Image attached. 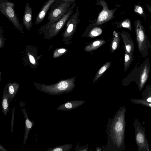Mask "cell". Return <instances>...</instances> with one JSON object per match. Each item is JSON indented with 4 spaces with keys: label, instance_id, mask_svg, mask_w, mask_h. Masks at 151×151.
I'll use <instances>...</instances> for the list:
<instances>
[{
    "label": "cell",
    "instance_id": "6da1fadb",
    "mask_svg": "<svg viewBox=\"0 0 151 151\" xmlns=\"http://www.w3.org/2000/svg\"><path fill=\"white\" fill-rule=\"evenodd\" d=\"M138 63L124 80L126 85L134 81L138 85L141 91L145 87L148 80L150 70V63L149 58H147L143 63L138 66Z\"/></svg>",
    "mask_w": 151,
    "mask_h": 151
},
{
    "label": "cell",
    "instance_id": "7a4b0ae2",
    "mask_svg": "<svg viewBox=\"0 0 151 151\" xmlns=\"http://www.w3.org/2000/svg\"><path fill=\"white\" fill-rule=\"evenodd\" d=\"M76 77L61 80L54 84L46 85L34 82L33 84L38 91L51 95H58L69 92L74 86Z\"/></svg>",
    "mask_w": 151,
    "mask_h": 151
},
{
    "label": "cell",
    "instance_id": "3957f363",
    "mask_svg": "<svg viewBox=\"0 0 151 151\" xmlns=\"http://www.w3.org/2000/svg\"><path fill=\"white\" fill-rule=\"evenodd\" d=\"M134 24L138 49L142 57L145 58L148 55L149 49H151V44L142 21L138 19L134 21Z\"/></svg>",
    "mask_w": 151,
    "mask_h": 151
},
{
    "label": "cell",
    "instance_id": "277c9868",
    "mask_svg": "<svg viewBox=\"0 0 151 151\" xmlns=\"http://www.w3.org/2000/svg\"><path fill=\"white\" fill-rule=\"evenodd\" d=\"M76 6V4L75 2L61 18L58 21L50 24L44 29L41 34H43L45 39L50 40L57 35L72 15L74 9Z\"/></svg>",
    "mask_w": 151,
    "mask_h": 151
},
{
    "label": "cell",
    "instance_id": "5b68a950",
    "mask_svg": "<svg viewBox=\"0 0 151 151\" xmlns=\"http://www.w3.org/2000/svg\"><path fill=\"white\" fill-rule=\"evenodd\" d=\"M75 2H67L59 4L56 6H52L48 13L49 21L41 27L38 31L39 34H41L44 29L50 24L58 21L66 14L72 5Z\"/></svg>",
    "mask_w": 151,
    "mask_h": 151
},
{
    "label": "cell",
    "instance_id": "8992f818",
    "mask_svg": "<svg viewBox=\"0 0 151 151\" xmlns=\"http://www.w3.org/2000/svg\"><path fill=\"white\" fill-rule=\"evenodd\" d=\"M14 4L9 1H1L0 11L14 25L15 28L23 34L24 32L14 10Z\"/></svg>",
    "mask_w": 151,
    "mask_h": 151
},
{
    "label": "cell",
    "instance_id": "52a82bcc",
    "mask_svg": "<svg viewBox=\"0 0 151 151\" xmlns=\"http://www.w3.org/2000/svg\"><path fill=\"white\" fill-rule=\"evenodd\" d=\"M79 16V10L77 7L74 13L72 14L67 21L65 28L62 35V40L66 44L71 38L76 30L80 21Z\"/></svg>",
    "mask_w": 151,
    "mask_h": 151
},
{
    "label": "cell",
    "instance_id": "ba28073f",
    "mask_svg": "<svg viewBox=\"0 0 151 151\" xmlns=\"http://www.w3.org/2000/svg\"><path fill=\"white\" fill-rule=\"evenodd\" d=\"M95 4L101 6L103 9L99 13L96 22L93 24L94 26L103 24L115 17L114 14L117 10V8L109 9L106 2L104 0H97Z\"/></svg>",
    "mask_w": 151,
    "mask_h": 151
},
{
    "label": "cell",
    "instance_id": "9c48e42d",
    "mask_svg": "<svg viewBox=\"0 0 151 151\" xmlns=\"http://www.w3.org/2000/svg\"><path fill=\"white\" fill-rule=\"evenodd\" d=\"M139 123V126L135 127V139L138 150L150 151L148 142L145 135L144 128Z\"/></svg>",
    "mask_w": 151,
    "mask_h": 151
},
{
    "label": "cell",
    "instance_id": "30bf717a",
    "mask_svg": "<svg viewBox=\"0 0 151 151\" xmlns=\"http://www.w3.org/2000/svg\"><path fill=\"white\" fill-rule=\"evenodd\" d=\"M27 57L29 63V65L32 68L37 67L39 63V59L42 55H37V47L34 46L27 45L26 46Z\"/></svg>",
    "mask_w": 151,
    "mask_h": 151
},
{
    "label": "cell",
    "instance_id": "8fae6325",
    "mask_svg": "<svg viewBox=\"0 0 151 151\" xmlns=\"http://www.w3.org/2000/svg\"><path fill=\"white\" fill-rule=\"evenodd\" d=\"M32 11L28 2L26 4L22 19V24L25 28L28 31H30L32 28Z\"/></svg>",
    "mask_w": 151,
    "mask_h": 151
},
{
    "label": "cell",
    "instance_id": "7c38bea8",
    "mask_svg": "<svg viewBox=\"0 0 151 151\" xmlns=\"http://www.w3.org/2000/svg\"><path fill=\"white\" fill-rule=\"evenodd\" d=\"M124 44V48L129 54H133L134 51V44L130 34L126 31L120 33Z\"/></svg>",
    "mask_w": 151,
    "mask_h": 151
},
{
    "label": "cell",
    "instance_id": "4fadbf2b",
    "mask_svg": "<svg viewBox=\"0 0 151 151\" xmlns=\"http://www.w3.org/2000/svg\"><path fill=\"white\" fill-rule=\"evenodd\" d=\"M57 0H47L44 4L35 19L36 25L40 24L43 20L47 12Z\"/></svg>",
    "mask_w": 151,
    "mask_h": 151
},
{
    "label": "cell",
    "instance_id": "5bb4252c",
    "mask_svg": "<svg viewBox=\"0 0 151 151\" xmlns=\"http://www.w3.org/2000/svg\"><path fill=\"white\" fill-rule=\"evenodd\" d=\"M21 110L24 115V132L23 141V145H24L26 143L29 132L32 129L35 124V123L33 121L30 120L29 118L26 109L25 107L21 109Z\"/></svg>",
    "mask_w": 151,
    "mask_h": 151
},
{
    "label": "cell",
    "instance_id": "9a60e30c",
    "mask_svg": "<svg viewBox=\"0 0 151 151\" xmlns=\"http://www.w3.org/2000/svg\"><path fill=\"white\" fill-rule=\"evenodd\" d=\"M19 85L17 82L9 83L5 85L8 92L10 103L16 95L19 88Z\"/></svg>",
    "mask_w": 151,
    "mask_h": 151
},
{
    "label": "cell",
    "instance_id": "2e32d148",
    "mask_svg": "<svg viewBox=\"0 0 151 151\" xmlns=\"http://www.w3.org/2000/svg\"><path fill=\"white\" fill-rule=\"evenodd\" d=\"M1 103L2 112L4 115L6 116L11 108L9 107L10 103L8 92L5 87L2 94Z\"/></svg>",
    "mask_w": 151,
    "mask_h": 151
},
{
    "label": "cell",
    "instance_id": "e0dca14e",
    "mask_svg": "<svg viewBox=\"0 0 151 151\" xmlns=\"http://www.w3.org/2000/svg\"><path fill=\"white\" fill-rule=\"evenodd\" d=\"M106 43V41L103 39L95 41L90 44L86 45L84 48V50L86 52L93 51L98 49Z\"/></svg>",
    "mask_w": 151,
    "mask_h": 151
},
{
    "label": "cell",
    "instance_id": "ac0fdd59",
    "mask_svg": "<svg viewBox=\"0 0 151 151\" xmlns=\"http://www.w3.org/2000/svg\"><path fill=\"white\" fill-rule=\"evenodd\" d=\"M113 37L111 46V52L113 53L119 47L121 37L120 34L114 31L113 33Z\"/></svg>",
    "mask_w": 151,
    "mask_h": 151
},
{
    "label": "cell",
    "instance_id": "d6986e66",
    "mask_svg": "<svg viewBox=\"0 0 151 151\" xmlns=\"http://www.w3.org/2000/svg\"><path fill=\"white\" fill-rule=\"evenodd\" d=\"M111 63V62L110 61L107 62L99 69L95 76L93 80V83L96 81L103 75L106 70L110 67Z\"/></svg>",
    "mask_w": 151,
    "mask_h": 151
},
{
    "label": "cell",
    "instance_id": "ffe728a7",
    "mask_svg": "<svg viewBox=\"0 0 151 151\" xmlns=\"http://www.w3.org/2000/svg\"><path fill=\"white\" fill-rule=\"evenodd\" d=\"M133 60V54H130L124 50V73L128 69Z\"/></svg>",
    "mask_w": 151,
    "mask_h": 151
},
{
    "label": "cell",
    "instance_id": "44dd1931",
    "mask_svg": "<svg viewBox=\"0 0 151 151\" xmlns=\"http://www.w3.org/2000/svg\"><path fill=\"white\" fill-rule=\"evenodd\" d=\"M134 10L136 14L142 17L145 20H146L147 15L145 13L143 7L141 5H135L134 6Z\"/></svg>",
    "mask_w": 151,
    "mask_h": 151
},
{
    "label": "cell",
    "instance_id": "7402d4cb",
    "mask_svg": "<svg viewBox=\"0 0 151 151\" xmlns=\"http://www.w3.org/2000/svg\"><path fill=\"white\" fill-rule=\"evenodd\" d=\"M118 28H125L132 31V27L130 20L128 18L125 19L121 21L118 25Z\"/></svg>",
    "mask_w": 151,
    "mask_h": 151
},
{
    "label": "cell",
    "instance_id": "603a6c76",
    "mask_svg": "<svg viewBox=\"0 0 151 151\" xmlns=\"http://www.w3.org/2000/svg\"><path fill=\"white\" fill-rule=\"evenodd\" d=\"M102 32V29L99 27H96L93 29L89 32L88 37L93 38L101 35Z\"/></svg>",
    "mask_w": 151,
    "mask_h": 151
},
{
    "label": "cell",
    "instance_id": "cb8c5ba5",
    "mask_svg": "<svg viewBox=\"0 0 151 151\" xmlns=\"http://www.w3.org/2000/svg\"><path fill=\"white\" fill-rule=\"evenodd\" d=\"M69 146L68 145H59L47 148V151H65L68 150Z\"/></svg>",
    "mask_w": 151,
    "mask_h": 151
},
{
    "label": "cell",
    "instance_id": "d4e9b609",
    "mask_svg": "<svg viewBox=\"0 0 151 151\" xmlns=\"http://www.w3.org/2000/svg\"><path fill=\"white\" fill-rule=\"evenodd\" d=\"M68 49L65 48H56L53 51L52 57L54 58H57L65 53Z\"/></svg>",
    "mask_w": 151,
    "mask_h": 151
},
{
    "label": "cell",
    "instance_id": "484cf974",
    "mask_svg": "<svg viewBox=\"0 0 151 151\" xmlns=\"http://www.w3.org/2000/svg\"><path fill=\"white\" fill-rule=\"evenodd\" d=\"M124 127V124L123 121H118L116 123L115 126V129L116 131L117 132H123Z\"/></svg>",
    "mask_w": 151,
    "mask_h": 151
},
{
    "label": "cell",
    "instance_id": "4316f807",
    "mask_svg": "<svg viewBox=\"0 0 151 151\" xmlns=\"http://www.w3.org/2000/svg\"><path fill=\"white\" fill-rule=\"evenodd\" d=\"M6 39L4 37L3 34V30L2 27H0V48L4 47L5 46V41Z\"/></svg>",
    "mask_w": 151,
    "mask_h": 151
},
{
    "label": "cell",
    "instance_id": "83f0119b",
    "mask_svg": "<svg viewBox=\"0 0 151 151\" xmlns=\"http://www.w3.org/2000/svg\"><path fill=\"white\" fill-rule=\"evenodd\" d=\"M132 102L134 101L135 103L137 104H142V105H144L146 106H148L151 107V104L148 103L147 102H146L144 100H136L132 99Z\"/></svg>",
    "mask_w": 151,
    "mask_h": 151
},
{
    "label": "cell",
    "instance_id": "f1b7e54d",
    "mask_svg": "<svg viewBox=\"0 0 151 151\" xmlns=\"http://www.w3.org/2000/svg\"><path fill=\"white\" fill-rule=\"evenodd\" d=\"M15 113V108L14 107L12 110V121L11 124V132L12 134L13 133V126H14V118Z\"/></svg>",
    "mask_w": 151,
    "mask_h": 151
},
{
    "label": "cell",
    "instance_id": "f546056e",
    "mask_svg": "<svg viewBox=\"0 0 151 151\" xmlns=\"http://www.w3.org/2000/svg\"><path fill=\"white\" fill-rule=\"evenodd\" d=\"M77 0H57L52 5L53 6H56L59 4L67 2H75Z\"/></svg>",
    "mask_w": 151,
    "mask_h": 151
},
{
    "label": "cell",
    "instance_id": "4dcf8cb0",
    "mask_svg": "<svg viewBox=\"0 0 151 151\" xmlns=\"http://www.w3.org/2000/svg\"><path fill=\"white\" fill-rule=\"evenodd\" d=\"M144 5L151 15V6L145 3Z\"/></svg>",
    "mask_w": 151,
    "mask_h": 151
},
{
    "label": "cell",
    "instance_id": "1f68e13d",
    "mask_svg": "<svg viewBox=\"0 0 151 151\" xmlns=\"http://www.w3.org/2000/svg\"><path fill=\"white\" fill-rule=\"evenodd\" d=\"M0 150L1 151H7V150L4 148L1 145H0Z\"/></svg>",
    "mask_w": 151,
    "mask_h": 151
},
{
    "label": "cell",
    "instance_id": "d6a6232c",
    "mask_svg": "<svg viewBox=\"0 0 151 151\" xmlns=\"http://www.w3.org/2000/svg\"><path fill=\"white\" fill-rule=\"evenodd\" d=\"M147 102L149 103L151 102V96L148 98L147 100Z\"/></svg>",
    "mask_w": 151,
    "mask_h": 151
},
{
    "label": "cell",
    "instance_id": "836d02e7",
    "mask_svg": "<svg viewBox=\"0 0 151 151\" xmlns=\"http://www.w3.org/2000/svg\"><path fill=\"white\" fill-rule=\"evenodd\" d=\"M149 28H150V31H151V26H149Z\"/></svg>",
    "mask_w": 151,
    "mask_h": 151
},
{
    "label": "cell",
    "instance_id": "e575fe53",
    "mask_svg": "<svg viewBox=\"0 0 151 151\" xmlns=\"http://www.w3.org/2000/svg\"><path fill=\"white\" fill-rule=\"evenodd\" d=\"M151 1V0H150Z\"/></svg>",
    "mask_w": 151,
    "mask_h": 151
}]
</instances>
